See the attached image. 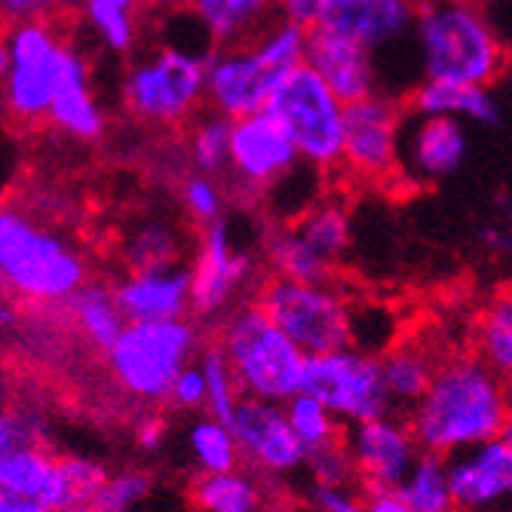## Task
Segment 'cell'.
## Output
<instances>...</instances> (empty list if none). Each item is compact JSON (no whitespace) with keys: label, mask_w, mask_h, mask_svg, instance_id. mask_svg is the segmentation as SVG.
<instances>
[{"label":"cell","mask_w":512,"mask_h":512,"mask_svg":"<svg viewBox=\"0 0 512 512\" xmlns=\"http://www.w3.org/2000/svg\"><path fill=\"white\" fill-rule=\"evenodd\" d=\"M506 378L476 353L439 362L436 375L405 421L424 451L457 454L500 439L509 421Z\"/></svg>","instance_id":"6da1fadb"},{"label":"cell","mask_w":512,"mask_h":512,"mask_svg":"<svg viewBox=\"0 0 512 512\" xmlns=\"http://www.w3.org/2000/svg\"><path fill=\"white\" fill-rule=\"evenodd\" d=\"M89 283L86 255L22 203H0V289L28 307H62Z\"/></svg>","instance_id":"7a4b0ae2"},{"label":"cell","mask_w":512,"mask_h":512,"mask_svg":"<svg viewBox=\"0 0 512 512\" xmlns=\"http://www.w3.org/2000/svg\"><path fill=\"white\" fill-rule=\"evenodd\" d=\"M307 37V28L276 16L243 43L215 46L206 56V108L230 120L264 111L283 77L304 65Z\"/></svg>","instance_id":"3957f363"},{"label":"cell","mask_w":512,"mask_h":512,"mask_svg":"<svg viewBox=\"0 0 512 512\" xmlns=\"http://www.w3.org/2000/svg\"><path fill=\"white\" fill-rule=\"evenodd\" d=\"M411 37L424 80L491 86L509 62L506 43L476 0H417Z\"/></svg>","instance_id":"277c9868"},{"label":"cell","mask_w":512,"mask_h":512,"mask_svg":"<svg viewBox=\"0 0 512 512\" xmlns=\"http://www.w3.org/2000/svg\"><path fill=\"white\" fill-rule=\"evenodd\" d=\"M215 344L234 368L243 396L286 405L304 390L310 356L279 329L255 298L240 301L218 319Z\"/></svg>","instance_id":"5b68a950"},{"label":"cell","mask_w":512,"mask_h":512,"mask_svg":"<svg viewBox=\"0 0 512 512\" xmlns=\"http://www.w3.org/2000/svg\"><path fill=\"white\" fill-rule=\"evenodd\" d=\"M203 329L188 316L160 322H126L120 338L105 350L114 384L138 402H166L181 368L203 353Z\"/></svg>","instance_id":"8992f818"},{"label":"cell","mask_w":512,"mask_h":512,"mask_svg":"<svg viewBox=\"0 0 512 512\" xmlns=\"http://www.w3.org/2000/svg\"><path fill=\"white\" fill-rule=\"evenodd\" d=\"M65 25L68 19L25 22L7 31L13 62L0 80V117L19 132L50 126V108L71 46Z\"/></svg>","instance_id":"52a82bcc"},{"label":"cell","mask_w":512,"mask_h":512,"mask_svg":"<svg viewBox=\"0 0 512 512\" xmlns=\"http://www.w3.org/2000/svg\"><path fill=\"white\" fill-rule=\"evenodd\" d=\"M120 102L132 120L145 126H188L206 108V56L160 46L129 65Z\"/></svg>","instance_id":"ba28073f"},{"label":"cell","mask_w":512,"mask_h":512,"mask_svg":"<svg viewBox=\"0 0 512 512\" xmlns=\"http://www.w3.org/2000/svg\"><path fill=\"white\" fill-rule=\"evenodd\" d=\"M255 301L307 356L356 344L353 304L335 283H304L270 273L258 283Z\"/></svg>","instance_id":"9c48e42d"},{"label":"cell","mask_w":512,"mask_h":512,"mask_svg":"<svg viewBox=\"0 0 512 512\" xmlns=\"http://www.w3.org/2000/svg\"><path fill=\"white\" fill-rule=\"evenodd\" d=\"M267 111L289 132L304 166L319 172L341 169L347 102H341L310 65L283 77L267 102Z\"/></svg>","instance_id":"30bf717a"},{"label":"cell","mask_w":512,"mask_h":512,"mask_svg":"<svg viewBox=\"0 0 512 512\" xmlns=\"http://www.w3.org/2000/svg\"><path fill=\"white\" fill-rule=\"evenodd\" d=\"M304 393L329 405L344 424L378 421V417L396 414L384 384L381 356L362 347H341L310 356L304 371Z\"/></svg>","instance_id":"8fae6325"},{"label":"cell","mask_w":512,"mask_h":512,"mask_svg":"<svg viewBox=\"0 0 512 512\" xmlns=\"http://www.w3.org/2000/svg\"><path fill=\"white\" fill-rule=\"evenodd\" d=\"M301 154L289 132L264 108L258 114L234 120L230 132V197L234 200H267L279 184L301 166Z\"/></svg>","instance_id":"7c38bea8"},{"label":"cell","mask_w":512,"mask_h":512,"mask_svg":"<svg viewBox=\"0 0 512 512\" xmlns=\"http://www.w3.org/2000/svg\"><path fill=\"white\" fill-rule=\"evenodd\" d=\"M258 261L234 240L227 215L200 230L191 264V313L200 322L221 319L249 289H258Z\"/></svg>","instance_id":"4fadbf2b"},{"label":"cell","mask_w":512,"mask_h":512,"mask_svg":"<svg viewBox=\"0 0 512 512\" xmlns=\"http://www.w3.org/2000/svg\"><path fill=\"white\" fill-rule=\"evenodd\" d=\"M405 108L387 92L347 105L341 169L365 184H381L402 172Z\"/></svg>","instance_id":"5bb4252c"},{"label":"cell","mask_w":512,"mask_h":512,"mask_svg":"<svg viewBox=\"0 0 512 512\" xmlns=\"http://www.w3.org/2000/svg\"><path fill=\"white\" fill-rule=\"evenodd\" d=\"M344 445L356 467V476L365 482L368 491H396L424 451L417 445L408 421L399 414L347 424Z\"/></svg>","instance_id":"9a60e30c"},{"label":"cell","mask_w":512,"mask_h":512,"mask_svg":"<svg viewBox=\"0 0 512 512\" xmlns=\"http://www.w3.org/2000/svg\"><path fill=\"white\" fill-rule=\"evenodd\" d=\"M71 506L59 454L31 442H19L0 454V512H62Z\"/></svg>","instance_id":"2e32d148"},{"label":"cell","mask_w":512,"mask_h":512,"mask_svg":"<svg viewBox=\"0 0 512 512\" xmlns=\"http://www.w3.org/2000/svg\"><path fill=\"white\" fill-rule=\"evenodd\" d=\"M230 430L240 442L243 460L267 476H286L307 463V448L292 430L283 402L243 396L230 417Z\"/></svg>","instance_id":"e0dca14e"},{"label":"cell","mask_w":512,"mask_h":512,"mask_svg":"<svg viewBox=\"0 0 512 512\" xmlns=\"http://www.w3.org/2000/svg\"><path fill=\"white\" fill-rule=\"evenodd\" d=\"M448 479L454 509L494 512L512 503V448L503 439L448 454Z\"/></svg>","instance_id":"ac0fdd59"},{"label":"cell","mask_w":512,"mask_h":512,"mask_svg":"<svg viewBox=\"0 0 512 512\" xmlns=\"http://www.w3.org/2000/svg\"><path fill=\"white\" fill-rule=\"evenodd\" d=\"M470 135L463 120L417 114L402 138V172L411 181L436 184L454 175L467 157Z\"/></svg>","instance_id":"d6986e66"},{"label":"cell","mask_w":512,"mask_h":512,"mask_svg":"<svg viewBox=\"0 0 512 512\" xmlns=\"http://www.w3.org/2000/svg\"><path fill=\"white\" fill-rule=\"evenodd\" d=\"M325 83L335 89V96L347 105L362 102L375 96L378 89V68H375V53L368 46L335 34L329 28H313L307 37V59Z\"/></svg>","instance_id":"ffe728a7"},{"label":"cell","mask_w":512,"mask_h":512,"mask_svg":"<svg viewBox=\"0 0 512 512\" xmlns=\"http://www.w3.org/2000/svg\"><path fill=\"white\" fill-rule=\"evenodd\" d=\"M114 295L126 322L181 319L191 313V267L126 270V276L114 283Z\"/></svg>","instance_id":"44dd1931"},{"label":"cell","mask_w":512,"mask_h":512,"mask_svg":"<svg viewBox=\"0 0 512 512\" xmlns=\"http://www.w3.org/2000/svg\"><path fill=\"white\" fill-rule=\"evenodd\" d=\"M417 0H332L319 28L344 34L371 53L414 31Z\"/></svg>","instance_id":"7402d4cb"},{"label":"cell","mask_w":512,"mask_h":512,"mask_svg":"<svg viewBox=\"0 0 512 512\" xmlns=\"http://www.w3.org/2000/svg\"><path fill=\"white\" fill-rule=\"evenodd\" d=\"M50 126L77 142H99L108 129L105 111L89 83V62L74 43L65 56V71L50 108Z\"/></svg>","instance_id":"603a6c76"},{"label":"cell","mask_w":512,"mask_h":512,"mask_svg":"<svg viewBox=\"0 0 512 512\" xmlns=\"http://www.w3.org/2000/svg\"><path fill=\"white\" fill-rule=\"evenodd\" d=\"M408 108L414 114L454 117L463 123H482V126L500 120V105L491 96V86L451 83V80H421L411 89Z\"/></svg>","instance_id":"cb8c5ba5"},{"label":"cell","mask_w":512,"mask_h":512,"mask_svg":"<svg viewBox=\"0 0 512 512\" xmlns=\"http://www.w3.org/2000/svg\"><path fill=\"white\" fill-rule=\"evenodd\" d=\"M184 237L181 224L166 215H145L129 224L120 240V261L126 270H163L184 264Z\"/></svg>","instance_id":"d4e9b609"},{"label":"cell","mask_w":512,"mask_h":512,"mask_svg":"<svg viewBox=\"0 0 512 512\" xmlns=\"http://www.w3.org/2000/svg\"><path fill=\"white\" fill-rule=\"evenodd\" d=\"M181 4L215 46L243 43L276 19V0H181Z\"/></svg>","instance_id":"484cf974"},{"label":"cell","mask_w":512,"mask_h":512,"mask_svg":"<svg viewBox=\"0 0 512 512\" xmlns=\"http://www.w3.org/2000/svg\"><path fill=\"white\" fill-rule=\"evenodd\" d=\"M62 310L68 313L71 325L83 335V341L96 350H108L120 332L126 329V316L117 304V295H114V286L108 283H96V279H89L86 286H80L65 304Z\"/></svg>","instance_id":"4316f807"},{"label":"cell","mask_w":512,"mask_h":512,"mask_svg":"<svg viewBox=\"0 0 512 512\" xmlns=\"http://www.w3.org/2000/svg\"><path fill=\"white\" fill-rule=\"evenodd\" d=\"M264 264L273 276L304 279V283H335V264L325 261L295 224H273L264 237Z\"/></svg>","instance_id":"83f0119b"},{"label":"cell","mask_w":512,"mask_h":512,"mask_svg":"<svg viewBox=\"0 0 512 512\" xmlns=\"http://www.w3.org/2000/svg\"><path fill=\"white\" fill-rule=\"evenodd\" d=\"M439 362L417 344H393L381 356V371H384V384L390 393V402L396 414H408L421 396L427 393L433 375H436Z\"/></svg>","instance_id":"f1b7e54d"},{"label":"cell","mask_w":512,"mask_h":512,"mask_svg":"<svg viewBox=\"0 0 512 512\" xmlns=\"http://www.w3.org/2000/svg\"><path fill=\"white\" fill-rule=\"evenodd\" d=\"M473 353L500 378H512V286L497 289L473 319Z\"/></svg>","instance_id":"f546056e"},{"label":"cell","mask_w":512,"mask_h":512,"mask_svg":"<svg viewBox=\"0 0 512 512\" xmlns=\"http://www.w3.org/2000/svg\"><path fill=\"white\" fill-rule=\"evenodd\" d=\"M80 16L117 56H129L142 37V0H86Z\"/></svg>","instance_id":"4dcf8cb0"},{"label":"cell","mask_w":512,"mask_h":512,"mask_svg":"<svg viewBox=\"0 0 512 512\" xmlns=\"http://www.w3.org/2000/svg\"><path fill=\"white\" fill-rule=\"evenodd\" d=\"M298 234L325 258L338 267V261L347 255L350 249V237H353V227H350V215L341 203L335 200H322V203H310L295 221Z\"/></svg>","instance_id":"1f68e13d"},{"label":"cell","mask_w":512,"mask_h":512,"mask_svg":"<svg viewBox=\"0 0 512 512\" xmlns=\"http://www.w3.org/2000/svg\"><path fill=\"white\" fill-rule=\"evenodd\" d=\"M230 132H234V120L218 114V111H200L188 123V138H184V154L194 172L206 175H224L230 166Z\"/></svg>","instance_id":"d6a6232c"},{"label":"cell","mask_w":512,"mask_h":512,"mask_svg":"<svg viewBox=\"0 0 512 512\" xmlns=\"http://www.w3.org/2000/svg\"><path fill=\"white\" fill-rule=\"evenodd\" d=\"M396 494L417 512H454L448 457L436 451H421V457L414 460V467L408 470Z\"/></svg>","instance_id":"836d02e7"},{"label":"cell","mask_w":512,"mask_h":512,"mask_svg":"<svg viewBox=\"0 0 512 512\" xmlns=\"http://www.w3.org/2000/svg\"><path fill=\"white\" fill-rule=\"evenodd\" d=\"M191 503L200 512H258L261 491L240 467L227 473H200L191 485Z\"/></svg>","instance_id":"e575fe53"},{"label":"cell","mask_w":512,"mask_h":512,"mask_svg":"<svg viewBox=\"0 0 512 512\" xmlns=\"http://www.w3.org/2000/svg\"><path fill=\"white\" fill-rule=\"evenodd\" d=\"M286 414H289V424L298 433L301 445L307 448V457L322 451V448H332V445L344 442L347 427H344L341 417L325 402H319L316 396H310L304 390L286 402Z\"/></svg>","instance_id":"d590c367"},{"label":"cell","mask_w":512,"mask_h":512,"mask_svg":"<svg viewBox=\"0 0 512 512\" xmlns=\"http://www.w3.org/2000/svg\"><path fill=\"white\" fill-rule=\"evenodd\" d=\"M188 445H191V454L197 460L200 473L237 470L240 460H243L240 442H237L234 430H230V424L218 421V417H212V414L200 417V421L191 427Z\"/></svg>","instance_id":"8d00e7d4"},{"label":"cell","mask_w":512,"mask_h":512,"mask_svg":"<svg viewBox=\"0 0 512 512\" xmlns=\"http://www.w3.org/2000/svg\"><path fill=\"white\" fill-rule=\"evenodd\" d=\"M178 203L188 215V221H194L200 230L215 224L218 218L227 215V203L230 194L221 184L218 175H206V172H188L178 181Z\"/></svg>","instance_id":"74e56055"},{"label":"cell","mask_w":512,"mask_h":512,"mask_svg":"<svg viewBox=\"0 0 512 512\" xmlns=\"http://www.w3.org/2000/svg\"><path fill=\"white\" fill-rule=\"evenodd\" d=\"M200 365L206 371V387H209V414L218 417V421L230 424V417H234L240 399H243V390H240V381L234 375V368H230L224 350L212 341L203 347L200 353Z\"/></svg>","instance_id":"f35d334b"},{"label":"cell","mask_w":512,"mask_h":512,"mask_svg":"<svg viewBox=\"0 0 512 512\" xmlns=\"http://www.w3.org/2000/svg\"><path fill=\"white\" fill-rule=\"evenodd\" d=\"M151 485L154 479L142 470H126L120 476H108L89 506L96 512H129L135 503H142L151 494Z\"/></svg>","instance_id":"ab89813d"},{"label":"cell","mask_w":512,"mask_h":512,"mask_svg":"<svg viewBox=\"0 0 512 512\" xmlns=\"http://www.w3.org/2000/svg\"><path fill=\"white\" fill-rule=\"evenodd\" d=\"M65 479H68V491H71V503L74 506H89L96 500L99 488L108 479V470L102 463L89 460V457H77V454H65Z\"/></svg>","instance_id":"60d3db41"},{"label":"cell","mask_w":512,"mask_h":512,"mask_svg":"<svg viewBox=\"0 0 512 512\" xmlns=\"http://www.w3.org/2000/svg\"><path fill=\"white\" fill-rule=\"evenodd\" d=\"M71 19L62 0H0V31H10L25 22H56Z\"/></svg>","instance_id":"b9f144b4"},{"label":"cell","mask_w":512,"mask_h":512,"mask_svg":"<svg viewBox=\"0 0 512 512\" xmlns=\"http://www.w3.org/2000/svg\"><path fill=\"white\" fill-rule=\"evenodd\" d=\"M166 402L172 408H178V411H200V408H206L209 387H206V371H203L200 359L178 371V378L169 387V399Z\"/></svg>","instance_id":"7bdbcfd3"},{"label":"cell","mask_w":512,"mask_h":512,"mask_svg":"<svg viewBox=\"0 0 512 512\" xmlns=\"http://www.w3.org/2000/svg\"><path fill=\"white\" fill-rule=\"evenodd\" d=\"M313 463V473H316V482L319 485H347L353 476H356V467L347 454V445H332V448H322L316 454L307 457Z\"/></svg>","instance_id":"ee69618b"},{"label":"cell","mask_w":512,"mask_h":512,"mask_svg":"<svg viewBox=\"0 0 512 512\" xmlns=\"http://www.w3.org/2000/svg\"><path fill=\"white\" fill-rule=\"evenodd\" d=\"M329 4L332 0H276V16L313 31L322 25V16L329 10Z\"/></svg>","instance_id":"f6af8a7d"},{"label":"cell","mask_w":512,"mask_h":512,"mask_svg":"<svg viewBox=\"0 0 512 512\" xmlns=\"http://www.w3.org/2000/svg\"><path fill=\"white\" fill-rule=\"evenodd\" d=\"M313 503L319 506V512H371L368 503L356 500L347 488L341 485H319L313 488Z\"/></svg>","instance_id":"bcb514c9"},{"label":"cell","mask_w":512,"mask_h":512,"mask_svg":"<svg viewBox=\"0 0 512 512\" xmlns=\"http://www.w3.org/2000/svg\"><path fill=\"white\" fill-rule=\"evenodd\" d=\"M479 243H482V249H485L491 258H506V255H512V224H509V221L485 224V227H482V234H479Z\"/></svg>","instance_id":"7dc6e473"},{"label":"cell","mask_w":512,"mask_h":512,"mask_svg":"<svg viewBox=\"0 0 512 512\" xmlns=\"http://www.w3.org/2000/svg\"><path fill=\"white\" fill-rule=\"evenodd\" d=\"M166 439V421L160 414H145L135 427V442L142 451H157Z\"/></svg>","instance_id":"c3c4849f"},{"label":"cell","mask_w":512,"mask_h":512,"mask_svg":"<svg viewBox=\"0 0 512 512\" xmlns=\"http://www.w3.org/2000/svg\"><path fill=\"white\" fill-rule=\"evenodd\" d=\"M22 442V421H19V411L7 408L0 402V454H7L13 445Z\"/></svg>","instance_id":"681fc988"},{"label":"cell","mask_w":512,"mask_h":512,"mask_svg":"<svg viewBox=\"0 0 512 512\" xmlns=\"http://www.w3.org/2000/svg\"><path fill=\"white\" fill-rule=\"evenodd\" d=\"M365 503H368L371 512H417L396 491H368V500Z\"/></svg>","instance_id":"f907efd6"},{"label":"cell","mask_w":512,"mask_h":512,"mask_svg":"<svg viewBox=\"0 0 512 512\" xmlns=\"http://www.w3.org/2000/svg\"><path fill=\"white\" fill-rule=\"evenodd\" d=\"M16 325H19V301L0 289V335L16 329Z\"/></svg>","instance_id":"816d5d0a"},{"label":"cell","mask_w":512,"mask_h":512,"mask_svg":"<svg viewBox=\"0 0 512 512\" xmlns=\"http://www.w3.org/2000/svg\"><path fill=\"white\" fill-rule=\"evenodd\" d=\"M10 62H13V53H10V37H7V31H0V80L7 77Z\"/></svg>","instance_id":"f5cc1de1"},{"label":"cell","mask_w":512,"mask_h":512,"mask_svg":"<svg viewBox=\"0 0 512 512\" xmlns=\"http://www.w3.org/2000/svg\"><path fill=\"white\" fill-rule=\"evenodd\" d=\"M509 448H512V414H509V421H506V427H503V436H500Z\"/></svg>","instance_id":"db71d44e"},{"label":"cell","mask_w":512,"mask_h":512,"mask_svg":"<svg viewBox=\"0 0 512 512\" xmlns=\"http://www.w3.org/2000/svg\"><path fill=\"white\" fill-rule=\"evenodd\" d=\"M62 4L74 13V10H83V4H86V0H62Z\"/></svg>","instance_id":"11a10c76"},{"label":"cell","mask_w":512,"mask_h":512,"mask_svg":"<svg viewBox=\"0 0 512 512\" xmlns=\"http://www.w3.org/2000/svg\"><path fill=\"white\" fill-rule=\"evenodd\" d=\"M62 512H96L92 506H71V509H62Z\"/></svg>","instance_id":"9f6ffc18"},{"label":"cell","mask_w":512,"mask_h":512,"mask_svg":"<svg viewBox=\"0 0 512 512\" xmlns=\"http://www.w3.org/2000/svg\"><path fill=\"white\" fill-rule=\"evenodd\" d=\"M506 402H509V411H512V378L506 381Z\"/></svg>","instance_id":"6f0895ef"},{"label":"cell","mask_w":512,"mask_h":512,"mask_svg":"<svg viewBox=\"0 0 512 512\" xmlns=\"http://www.w3.org/2000/svg\"><path fill=\"white\" fill-rule=\"evenodd\" d=\"M454 512H460V509H454Z\"/></svg>","instance_id":"680465c9"}]
</instances>
